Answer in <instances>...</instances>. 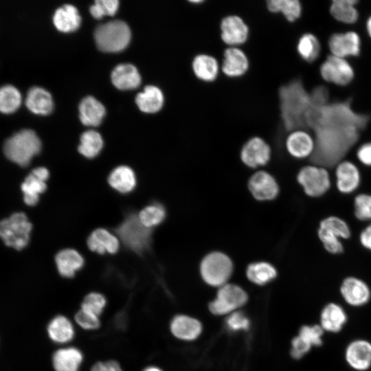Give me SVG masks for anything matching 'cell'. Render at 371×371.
<instances>
[{
	"label": "cell",
	"instance_id": "obj_1",
	"mask_svg": "<svg viewBox=\"0 0 371 371\" xmlns=\"http://www.w3.org/2000/svg\"><path fill=\"white\" fill-rule=\"evenodd\" d=\"M310 93L311 104L304 124L305 128L313 130L316 148L308 161L332 170L337 162L349 157L360 142L370 117L354 109L351 98L330 103L329 93L324 86L315 87Z\"/></svg>",
	"mask_w": 371,
	"mask_h": 371
},
{
	"label": "cell",
	"instance_id": "obj_2",
	"mask_svg": "<svg viewBox=\"0 0 371 371\" xmlns=\"http://www.w3.org/2000/svg\"><path fill=\"white\" fill-rule=\"evenodd\" d=\"M280 116L289 132L304 129V115L311 104V93L302 82L295 79L281 86L278 91Z\"/></svg>",
	"mask_w": 371,
	"mask_h": 371
},
{
	"label": "cell",
	"instance_id": "obj_3",
	"mask_svg": "<svg viewBox=\"0 0 371 371\" xmlns=\"http://www.w3.org/2000/svg\"><path fill=\"white\" fill-rule=\"evenodd\" d=\"M316 235L326 253L340 256L345 252L344 242L352 238L353 232L346 219L336 214H330L319 221Z\"/></svg>",
	"mask_w": 371,
	"mask_h": 371
},
{
	"label": "cell",
	"instance_id": "obj_4",
	"mask_svg": "<svg viewBox=\"0 0 371 371\" xmlns=\"http://www.w3.org/2000/svg\"><path fill=\"white\" fill-rule=\"evenodd\" d=\"M296 181L304 195L313 199L324 197L334 187L332 170L311 163L299 169Z\"/></svg>",
	"mask_w": 371,
	"mask_h": 371
},
{
	"label": "cell",
	"instance_id": "obj_5",
	"mask_svg": "<svg viewBox=\"0 0 371 371\" xmlns=\"http://www.w3.org/2000/svg\"><path fill=\"white\" fill-rule=\"evenodd\" d=\"M41 150V142L31 129L21 130L8 138L3 144L5 157L17 165L28 166L32 159Z\"/></svg>",
	"mask_w": 371,
	"mask_h": 371
},
{
	"label": "cell",
	"instance_id": "obj_6",
	"mask_svg": "<svg viewBox=\"0 0 371 371\" xmlns=\"http://www.w3.org/2000/svg\"><path fill=\"white\" fill-rule=\"evenodd\" d=\"M151 229L145 227L138 214H128L117 226L115 232L124 245L136 253H143L150 246Z\"/></svg>",
	"mask_w": 371,
	"mask_h": 371
},
{
	"label": "cell",
	"instance_id": "obj_7",
	"mask_svg": "<svg viewBox=\"0 0 371 371\" xmlns=\"http://www.w3.org/2000/svg\"><path fill=\"white\" fill-rule=\"evenodd\" d=\"M98 47L106 52H117L128 45L131 31L126 23L113 21L99 25L94 33Z\"/></svg>",
	"mask_w": 371,
	"mask_h": 371
},
{
	"label": "cell",
	"instance_id": "obj_8",
	"mask_svg": "<svg viewBox=\"0 0 371 371\" xmlns=\"http://www.w3.org/2000/svg\"><path fill=\"white\" fill-rule=\"evenodd\" d=\"M233 269L231 258L221 251L207 254L200 264V273L203 280L212 286L221 287L227 284Z\"/></svg>",
	"mask_w": 371,
	"mask_h": 371
},
{
	"label": "cell",
	"instance_id": "obj_9",
	"mask_svg": "<svg viewBox=\"0 0 371 371\" xmlns=\"http://www.w3.org/2000/svg\"><path fill=\"white\" fill-rule=\"evenodd\" d=\"M334 188L341 195L351 196L359 192L363 181L362 171L358 164L346 158L332 169Z\"/></svg>",
	"mask_w": 371,
	"mask_h": 371
},
{
	"label": "cell",
	"instance_id": "obj_10",
	"mask_svg": "<svg viewBox=\"0 0 371 371\" xmlns=\"http://www.w3.org/2000/svg\"><path fill=\"white\" fill-rule=\"evenodd\" d=\"M32 228L25 214L14 213L0 221V238L6 246L21 250L28 244Z\"/></svg>",
	"mask_w": 371,
	"mask_h": 371
},
{
	"label": "cell",
	"instance_id": "obj_11",
	"mask_svg": "<svg viewBox=\"0 0 371 371\" xmlns=\"http://www.w3.org/2000/svg\"><path fill=\"white\" fill-rule=\"evenodd\" d=\"M322 80L337 87H347L355 80L352 65L346 58L328 54L319 67Z\"/></svg>",
	"mask_w": 371,
	"mask_h": 371
},
{
	"label": "cell",
	"instance_id": "obj_12",
	"mask_svg": "<svg viewBox=\"0 0 371 371\" xmlns=\"http://www.w3.org/2000/svg\"><path fill=\"white\" fill-rule=\"evenodd\" d=\"M339 293L346 304L354 308L366 306L371 300V287L363 278L345 276L339 285Z\"/></svg>",
	"mask_w": 371,
	"mask_h": 371
},
{
	"label": "cell",
	"instance_id": "obj_13",
	"mask_svg": "<svg viewBox=\"0 0 371 371\" xmlns=\"http://www.w3.org/2000/svg\"><path fill=\"white\" fill-rule=\"evenodd\" d=\"M247 300V295L241 287L227 283L219 287L216 297L210 302L209 308L214 315H225L243 306Z\"/></svg>",
	"mask_w": 371,
	"mask_h": 371
},
{
	"label": "cell",
	"instance_id": "obj_14",
	"mask_svg": "<svg viewBox=\"0 0 371 371\" xmlns=\"http://www.w3.org/2000/svg\"><path fill=\"white\" fill-rule=\"evenodd\" d=\"M327 45L333 56L346 59L357 58L361 53L362 39L354 30L333 32L328 38Z\"/></svg>",
	"mask_w": 371,
	"mask_h": 371
},
{
	"label": "cell",
	"instance_id": "obj_15",
	"mask_svg": "<svg viewBox=\"0 0 371 371\" xmlns=\"http://www.w3.org/2000/svg\"><path fill=\"white\" fill-rule=\"evenodd\" d=\"M221 38L228 47H239L249 38V29L240 16L231 14L225 16L220 23Z\"/></svg>",
	"mask_w": 371,
	"mask_h": 371
},
{
	"label": "cell",
	"instance_id": "obj_16",
	"mask_svg": "<svg viewBox=\"0 0 371 371\" xmlns=\"http://www.w3.org/2000/svg\"><path fill=\"white\" fill-rule=\"evenodd\" d=\"M285 147L292 157L309 160L315 151L316 143L312 133L304 129H297L289 133Z\"/></svg>",
	"mask_w": 371,
	"mask_h": 371
},
{
	"label": "cell",
	"instance_id": "obj_17",
	"mask_svg": "<svg viewBox=\"0 0 371 371\" xmlns=\"http://www.w3.org/2000/svg\"><path fill=\"white\" fill-rule=\"evenodd\" d=\"M271 155L270 146L262 138L257 136L249 139L240 153L243 163L251 168L266 165L269 161Z\"/></svg>",
	"mask_w": 371,
	"mask_h": 371
},
{
	"label": "cell",
	"instance_id": "obj_18",
	"mask_svg": "<svg viewBox=\"0 0 371 371\" xmlns=\"http://www.w3.org/2000/svg\"><path fill=\"white\" fill-rule=\"evenodd\" d=\"M347 365L355 371H367L371 368V341L359 338L350 341L344 350Z\"/></svg>",
	"mask_w": 371,
	"mask_h": 371
},
{
	"label": "cell",
	"instance_id": "obj_19",
	"mask_svg": "<svg viewBox=\"0 0 371 371\" xmlns=\"http://www.w3.org/2000/svg\"><path fill=\"white\" fill-rule=\"evenodd\" d=\"M248 188L258 201H271L279 193V186L275 178L266 171H258L249 178Z\"/></svg>",
	"mask_w": 371,
	"mask_h": 371
},
{
	"label": "cell",
	"instance_id": "obj_20",
	"mask_svg": "<svg viewBox=\"0 0 371 371\" xmlns=\"http://www.w3.org/2000/svg\"><path fill=\"white\" fill-rule=\"evenodd\" d=\"M47 333L49 339L59 346L70 345L76 337V326L65 315L58 314L49 322Z\"/></svg>",
	"mask_w": 371,
	"mask_h": 371
},
{
	"label": "cell",
	"instance_id": "obj_21",
	"mask_svg": "<svg viewBox=\"0 0 371 371\" xmlns=\"http://www.w3.org/2000/svg\"><path fill=\"white\" fill-rule=\"evenodd\" d=\"M49 172L45 167L34 168L21 184L24 202L30 206L35 205L39 200V195L47 189L45 181Z\"/></svg>",
	"mask_w": 371,
	"mask_h": 371
},
{
	"label": "cell",
	"instance_id": "obj_22",
	"mask_svg": "<svg viewBox=\"0 0 371 371\" xmlns=\"http://www.w3.org/2000/svg\"><path fill=\"white\" fill-rule=\"evenodd\" d=\"M85 361L82 351L72 345L60 346L52 354V364L54 371H80Z\"/></svg>",
	"mask_w": 371,
	"mask_h": 371
},
{
	"label": "cell",
	"instance_id": "obj_23",
	"mask_svg": "<svg viewBox=\"0 0 371 371\" xmlns=\"http://www.w3.org/2000/svg\"><path fill=\"white\" fill-rule=\"evenodd\" d=\"M249 68V58L242 49L239 47H228L225 49L221 69L226 76L241 77Z\"/></svg>",
	"mask_w": 371,
	"mask_h": 371
},
{
	"label": "cell",
	"instance_id": "obj_24",
	"mask_svg": "<svg viewBox=\"0 0 371 371\" xmlns=\"http://www.w3.org/2000/svg\"><path fill=\"white\" fill-rule=\"evenodd\" d=\"M347 322L348 315L346 310L335 302L327 303L321 311L319 324L324 332L339 333Z\"/></svg>",
	"mask_w": 371,
	"mask_h": 371
},
{
	"label": "cell",
	"instance_id": "obj_25",
	"mask_svg": "<svg viewBox=\"0 0 371 371\" xmlns=\"http://www.w3.org/2000/svg\"><path fill=\"white\" fill-rule=\"evenodd\" d=\"M359 2L358 0H332L329 3L328 13L338 23L354 25L360 16L357 8Z\"/></svg>",
	"mask_w": 371,
	"mask_h": 371
},
{
	"label": "cell",
	"instance_id": "obj_26",
	"mask_svg": "<svg viewBox=\"0 0 371 371\" xmlns=\"http://www.w3.org/2000/svg\"><path fill=\"white\" fill-rule=\"evenodd\" d=\"M201 330V324L197 319L185 315L175 316L170 323L172 335L180 340H194L200 335Z\"/></svg>",
	"mask_w": 371,
	"mask_h": 371
},
{
	"label": "cell",
	"instance_id": "obj_27",
	"mask_svg": "<svg viewBox=\"0 0 371 371\" xmlns=\"http://www.w3.org/2000/svg\"><path fill=\"white\" fill-rule=\"evenodd\" d=\"M220 66L215 57L207 54H199L192 61V69L195 77L205 82H212L216 80Z\"/></svg>",
	"mask_w": 371,
	"mask_h": 371
},
{
	"label": "cell",
	"instance_id": "obj_28",
	"mask_svg": "<svg viewBox=\"0 0 371 371\" xmlns=\"http://www.w3.org/2000/svg\"><path fill=\"white\" fill-rule=\"evenodd\" d=\"M55 261L59 274L65 278L74 277L85 263L80 254L73 249H65L59 251L56 256Z\"/></svg>",
	"mask_w": 371,
	"mask_h": 371
},
{
	"label": "cell",
	"instance_id": "obj_29",
	"mask_svg": "<svg viewBox=\"0 0 371 371\" xmlns=\"http://www.w3.org/2000/svg\"><path fill=\"white\" fill-rule=\"evenodd\" d=\"M25 104L29 111L36 115H47L52 113L54 107L51 94L43 88H31L26 96Z\"/></svg>",
	"mask_w": 371,
	"mask_h": 371
},
{
	"label": "cell",
	"instance_id": "obj_30",
	"mask_svg": "<svg viewBox=\"0 0 371 371\" xmlns=\"http://www.w3.org/2000/svg\"><path fill=\"white\" fill-rule=\"evenodd\" d=\"M87 245L91 251L100 254H115L119 249V240L108 230L99 228L90 234Z\"/></svg>",
	"mask_w": 371,
	"mask_h": 371
},
{
	"label": "cell",
	"instance_id": "obj_31",
	"mask_svg": "<svg viewBox=\"0 0 371 371\" xmlns=\"http://www.w3.org/2000/svg\"><path fill=\"white\" fill-rule=\"evenodd\" d=\"M113 85L121 90L137 88L141 82V76L136 67L131 64L117 65L112 71Z\"/></svg>",
	"mask_w": 371,
	"mask_h": 371
},
{
	"label": "cell",
	"instance_id": "obj_32",
	"mask_svg": "<svg viewBox=\"0 0 371 371\" xmlns=\"http://www.w3.org/2000/svg\"><path fill=\"white\" fill-rule=\"evenodd\" d=\"M53 23L58 30L68 33L76 30L80 27L81 18L76 7L72 5H65L56 10Z\"/></svg>",
	"mask_w": 371,
	"mask_h": 371
},
{
	"label": "cell",
	"instance_id": "obj_33",
	"mask_svg": "<svg viewBox=\"0 0 371 371\" xmlns=\"http://www.w3.org/2000/svg\"><path fill=\"white\" fill-rule=\"evenodd\" d=\"M79 113L80 121L84 125L97 126L105 115V109L97 99L88 96L81 101Z\"/></svg>",
	"mask_w": 371,
	"mask_h": 371
},
{
	"label": "cell",
	"instance_id": "obj_34",
	"mask_svg": "<svg viewBox=\"0 0 371 371\" xmlns=\"http://www.w3.org/2000/svg\"><path fill=\"white\" fill-rule=\"evenodd\" d=\"M139 109L148 113L159 111L163 106L164 97L160 89L155 86H147L139 93L135 99Z\"/></svg>",
	"mask_w": 371,
	"mask_h": 371
},
{
	"label": "cell",
	"instance_id": "obj_35",
	"mask_svg": "<svg viewBox=\"0 0 371 371\" xmlns=\"http://www.w3.org/2000/svg\"><path fill=\"white\" fill-rule=\"evenodd\" d=\"M296 50L303 60L308 63H313L321 55L322 44L315 34L306 32L298 38Z\"/></svg>",
	"mask_w": 371,
	"mask_h": 371
},
{
	"label": "cell",
	"instance_id": "obj_36",
	"mask_svg": "<svg viewBox=\"0 0 371 371\" xmlns=\"http://www.w3.org/2000/svg\"><path fill=\"white\" fill-rule=\"evenodd\" d=\"M108 181L113 188L121 193L131 192L136 185L135 175L126 166L115 168L109 175Z\"/></svg>",
	"mask_w": 371,
	"mask_h": 371
},
{
	"label": "cell",
	"instance_id": "obj_37",
	"mask_svg": "<svg viewBox=\"0 0 371 371\" xmlns=\"http://www.w3.org/2000/svg\"><path fill=\"white\" fill-rule=\"evenodd\" d=\"M267 7L272 13H280L289 22H295L302 13V5L299 0H269Z\"/></svg>",
	"mask_w": 371,
	"mask_h": 371
},
{
	"label": "cell",
	"instance_id": "obj_38",
	"mask_svg": "<svg viewBox=\"0 0 371 371\" xmlns=\"http://www.w3.org/2000/svg\"><path fill=\"white\" fill-rule=\"evenodd\" d=\"M246 275L249 281L258 285H264L277 276L276 268L270 263L263 261L255 262L248 265Z\"/></svg>",
	"mask_w": 371,
	"mask_h": 371
},
{
	"label": "cell",
	"instance_id": "obj_39",
	"mask_svg": "<svg viewBox=\"0 0 371 371\" xmlns=\"http://www.w3.org/2000/svg\"><path fill=\"white\" fill-rule=\"evenodd\" d=\"M352 214L359 223L367 224L371 222V193L358 192L352 196Z\"/></svg>",
	"mask_w": 371,
	"mask_h": 371
},
{
	"label": "cell",
	"instance_id": "obj_40",
	"mask_svg": "<svg viewBox=\"0 0 371 371\" xmlns=\"http://www.w3.org/2000/svg\"><path fill=\"white\" fill-rule=\"evenodd\" d=\"M20 91L13 85H6L0 87V112L11 114L18 110L21 104Z\"/></svg>",
	"mask_w": 371,
	"mask_h": 371
},
{
	"label": "cell",
	"instance_id": "obj_41",
	"mask_svg": "<svg viewBox=\"0 0 371 371\" xmlns=\"http://www.w3.org/2000/svg\"><path fill=\"white\" fill-rule=\"evenodd\" d=\"M102 146L103 140L100 133L95 131H87L80 137L78 151L84 157L91 159L99 154Z\"/></svg>",
	"mask_w": 371,
	"mask_h": 371
},
{
	"label": "cell",
	"instance_id": "obj_42",
	"mask_svg": "<svg viewBox=\"0 0 371 371\" xmlns=\"http://www.w3.org/2000/svg\"><path fill=\"white\" fill-rule=\"evenodd\" d=\"M166 212L159 203H153L144 207L138 214L141 223L147 228L151 229L161 223L165 219Z\"/></svg>",
	"mask_w": 371,
	"mask_h": 371
},
{
	"label": "cell",
	"instance_id": "obj_43",
	"mask_svg": "<svg viewBox=\"0 0 371 371\" xmlns=\"http://www.w3.org/2000/svg\"><path fill=\"white\" fill-rule=\"evenodd\" d=\"M107 306V299L102 293L91 291L82 298L80 308L101 317Z\"/></svg>",
	"mask_w": 371,
	"mask_h": 371
},
{
	"label": "cell",
	"instance_id": "obj_44",
	"mask_svg": "<svg viewBox=\"0 0 371 371\" xmlns=\"http://www.w3.org/2000/svg\"><path fill=\"white\" fill-rule=\"evenodd\" d=\"M324 333L319 324L304 325L300 329L297 336L309 347H319L323 344Z\"/></svg>",
	"mask_w": 371,
	"mask_h": 371
},
{
	"label": "cell",
	"instance_id": "obj_45",
	"mask_svg": "<svg viewBox=\"0 0 371 371\" xmlns=\"http://www.w3.org/2000/svg\"><path fill=\"white\" fill-rule=\"evenodd\" d=\"M73 320L76 326L86 331L96 330L101 326L100 317L80 308L74 314Z\"/></svg>",
	"mask_w": 371,
	"mask_h": 371
},
{
	"label": "cell",
	"instance_id": "obj_46",
	"mask_svg": "<svg viewBox=\"0 0 371 371\" xmlns=\"http://www.w3.org/2000/svg\"><path fill=\"white\" fill-rule=\"evenodd\" d=\"M119 7L117 0H97L90 8L91 15L95 19H101L104 16H113Z\"/></svg>",
	"mask_w": 371,
	"mask_h": 371
},
{
	"label": "cell",
	"instance_id": "obj_47",
	"mask_svg": "<svg viewBox=\"0 0 371 371\" xmlns=\"http://www.w3.org/2000/svg\"><path fill=\"white\" fill-rule=\"evenodd\" d=\"M352 160L362 168H371V140L363 142L355 150Z\"/></svg>",
	"mask_w": 371,
	"mask_h": 371
},
{
	"label": "cell",
	"instance_id": "obj_48",
	"mask_svg": "<svg viewBox=\"0 0 371 371\" xmlns=\"http://www.w3.org/2000/svg\"><path fill=\"white\" fill-rule=\"evenodd\" d=\"M227 324L232 330H247L249 326L248 319L240 312H233L227 320Z\"/></svg>",
	"mask_w": 371,
	"mask_h": 371
},
{
	"label": "cell",
	"instance_id": "obj_49",
	"mask_svg": "<svg viewBox=\"0 0 371 371\" xmlns=\"http://www.w3.org/2000/svg\"><path fill=\"white\" fill-rule=\"evenodd\" d=\"M89 371H124L121 364L115 359L101 360L95 362Z\"/></svg>",
	"mask_w": 371,
	"mask_h": 371
},
{
	"label": "cell",
	"instance_id": "obj_50",
	"mask_svg": "<svg viewBox=\"0 0 371 371\" xmlns=\"http://www.w3.org/2000/svg\"><path fill=\"white\" fill-rule=\"evenodd\" d=\"M292 347L291 350V356L294 359H299L308 353L311 348L304 344L299 337L296 336L292 340Z\"/></svg>",
	"mask_w": 371,
	"mask_h": 371
},
{
	"label": "cell",
	"instance_id": "obj_51",
	"mask_svg": "<svg viewBox=\"0 0 371 371\" xmlns=\"http://www.w3.org/2000/svg\"><path fill=\"white\" fill-rule=\"evenodd\" d=\"M358 241L362 249L371 253V222L366 224L360 230Z\"/></svg>",
	"mask_w": 371,
	"mask_h": 371
},
{
	"label": "cell",
	"instance_id": "obj_52",
	"mask_svg": "<svg viewBox=\"0 0 371 371\" xmlns=\"http://www.w3.org/2000/svg\"><path fill=\"white\" fill-rule=\"evenodd\" d=\"M141 371H164L161 368L155 365H148L144 367Z\"/></svg>",
	"mask_w": 371,
	"mask_h": 371
},
{
	"label": "cell",
	"instance_id": "obj_53",
	"mask_svg": "<svg viewBox=\"0 0 371 371\" xmlns=\"http://www.w3.org/2000/svg\"><path fill=\"white\" fill-rule=\"evenodd\" d=\"M366 29L368 36L371 39V15L366 20Z\"/></svg>",
	"mask_w": 371,
	"mask_h": 371
},
{
	"label": "cell",
	"instance_id": "obj_54",
	"mask_svg": "<svg viewBox=\"0 0 371 371\" xmlns=\"http://www.w3.org/2000/svg\"><path fill=\"white\" fill-rule=\"evenodd\" d=\"M190 2L192 3H201L204 2V1L197 0V1H190Z\"/></svg>",
	"mask_w": 371,
	"mask_h": 371
}]
</instances>
